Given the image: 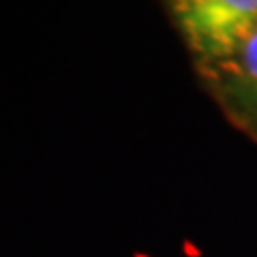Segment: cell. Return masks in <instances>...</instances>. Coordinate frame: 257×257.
Wrapping results in <instances>:
<instances>
[{
	"label": "cell",
	"mask_w": 257,
	"mask_h": 257,
	"mask_svg": "<svg viewBox=\"0 0 257 257\" xmlns=\"http://www.w3.org/2000/svg\"><path fill=\"white\" fill-rule=\"evenodd\" d=\"M180 32L197 56L225 60L257 32V0H167Z\"/></svg>",
	"instance_id": "1"
},
{
	"label": "cell",
	"mask_w": 257,
	"mask_h": 257,
	"mask_svg": "<svg viewBox=\"0 0 257 257\" xmlns=\"http://www.w3.org/2000/svg\"><path fill=\"white\" fill-rule=\"evenodd\" d=\"M238 67L244 77V84L248 86V90L253 92V99L257 101V32L238 52Z\"/></svg>",
	"instance_id": "2"
}]
</instances>
